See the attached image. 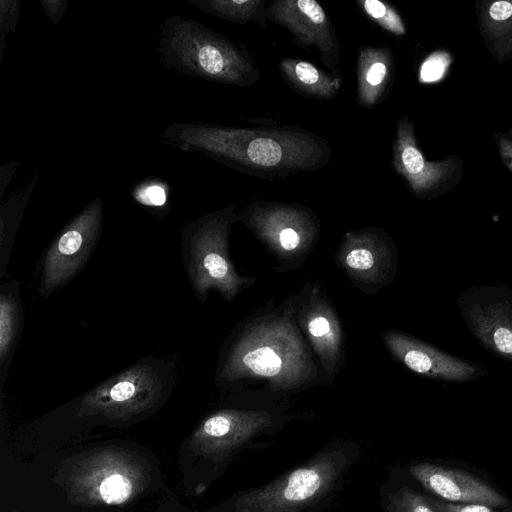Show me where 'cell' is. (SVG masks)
I'll return each mask as SVG.
<instances>
[{
    "mask_svg": "<svg viewBox=\"0 0 512 512\" xmlns=\"http://www.w3.org/2000/svg\"><path fill=\"white\" fill-rule=\"evenodd\" d=\"M214 382L254 402L332 384L298 327L295 294L270 299L235 325L219 350Z\"/></svg>",
    "mask_w": 512,
    "mask_h": 512,
    "instance_id": "6da1fadb",
    "label": "cell"
},
{
    "mask_svg": "<svg viewBox=\"0 0 512 512\" xmlns=\"http://www.w3.org/2000/svg\"><path fill=\"white\" fill-rule=\"evenodd\" d=\"M162 140L263 179L319 170L332 156L323 136L295 125L261 128L174 123L165 128Z\"/></svg>",
    "mask_w": 512,
    "mask_h": 512,
    "instance_id": "7a4b0ae2",
    "label": "cell"
},
{
    "mask_svg": "<svg viewBox=\"0 0 512 512\" xmlns=\"http://www.w3.org/2000/svg\"><path fill=\"white\" fill-rule=\"evenodd\" d=\"M157 50L163 66L185 75L242 88L254 86L261 78L247 49L185 16L164 19Z\"/></svg>",
    "mask_w": 512,
    "mask_h": 512,
    "instance_id": "3957f363",
    "label": "cell"
},
{
    "mask_svg": "<svg viewBox=\"0 0 512 512\" xmlns=\"http://www.w3.org/2000/svg\"><path fill=\"white\" fill-rule=\"evenodd\" d=\"M331 442L309 460L271 482L237 493L231 512H305L331 496L354 460L355 448Z\"/></svg>",
    "mask_w": 512,
    "mask_h": 512,
    "instance_id": "277c9868",
    "label": "cell"
},
{
    "mask_svg": "<svg viewBox=\"0 0 512 512\" xmlns=\"http://www.w3.org/2000/svg\"><path fill=\"white\" fill-rule=\"evenodd\" d=\"M57 483L73 505H123L148 487L151 467L141 454L122 447L92 449L62 464Z\"/></svg>",
    "mask_w": 512,
    "mask_h": 512,
    "instance_id": "5b68a950",
    "label": "cell"
},
{
    "mask_svg": "<svg viewBox=\"0 0 512 512\" xmlns=\"http://www.w3.org/2000/svg\"><path fill=\"white\" fill-rule=\"evenodd\" d=\"M238 221L237 206L232 203L200 216L182 229L184 268L201 304L211 289L231 303L257 281L255 276L239 274L230 258L229 238Z\"/></svg>",
    "mask_w": 512,
    "mask_h": 512,
    "instance_id": "8992f818",
    "label": "cell"
},
{
    "mask_svg": "<svg viewBox=\"0 0 512 512\" xmlns=\"http://www.w3.org/2000/svg\"><path fill=\"white\" fill-rule=\"evenodd\" d=\"M238 219L276 259L277 272L301 268L320 238L317 214L299 203L255 200L238 212Z\"/></svg>",
    "mask_w": 512,
    "mask_h": 512,
    "instance_id": "52a82bcc",
    "label": "cell"
},
{
    "mask_svg": "<svg viewBox=\"0 0 512 512\" xmlns=\"http://www.w3.org/2000/svg\"><path fill=\"white\" fill-rule=\"evenodd\" d=\"M167 365L148 357L99 383L82 395L79 416L127 421L159 405L168 392Z\"/></svg>",
    "mask_w": 512,
    "mask_h": 512,
    "instance_id": "ba28073f",
    "label": "cell"
},
{
    "mask_svg": "<svg viewBox=\"0 0 512 512\" xmlns=\"http://www.w3.org/2000/svg\"><path fill=\"white\" fill-rule=\"evenodd\" d=\"M286 415L276 404L248 401L209 414L194 430L188 447L196 456L221 461L255 438L283 427Z\"/></svg>",
    "mask_w": 512,
    "mask_h": 512,
    "instance_id": "9c48e42d",
    "label": "cell"
},
{
    "mask_svg": "<svg viewBox=\"0 0 512 512\" xmlns=\"http://www.w3.org/2000/svg\"><path fill=\"white\" fill-rule=\"evenodd\" d=\"M334 260L355 288L374 295L395 280L399 251L383 228L367 226L344 233Z\"/></svg>",
    "mask_w": 512,
    "mask_h": 512,
    "instance_id": "30bf717a",
    "label": "cell"
},
{
    "mask_svg": "<svg viewBox=\"0 0 512 512\" xmlns=\"http://www.w3.org/2000/svg\"><path fill=\"white\" fill-rule=\"evenodd\" d=\"M464 165L463 159L453 153L429 161L419 146L413 121L408 115L397 121L392 167L415 198L429 201L449 193L462 180Z\"/></svg>",
    "mask_w": 512,
    "mask_h": 512,
    "instance_id": "8fae6325",
    "label": "cell"
},
{
    "mask_svg": "<svg viewBox=\"0 0 512 512\" xmlns=\"http://www.w3.org/2000/svg\"><path fill=\"white\" fill-rule=\"evenodd\" d=\"M103 219V201L95 198L60 231L43 258L38 289L42 297L66 285L84 267L97 245Z\"/></svg>",
    "mask_w": 512,
    "mask_h": 512,
    "instance_id": "7c38bea8",
    "label": "cell"
},
{
    "mask_svg": "<svg viewBox=\"0 0 512 512\" xmlns=\"http://www.w3.org/2000/svg\"><path fill=\"white\" fill-rule=\"evenodd\" d=\"M295 317L319 364L333 384L345 361L341 318L320 280L307 281L295 294Z\"/></svg>",
    "mask_w": 512,
    "mask_h": 512,
    "instance_id": "4fadbf2b",
    "label": "cell"
},
{
    "mask_svg": "<svg viewBox=\"0 0 512 512\" xmlns=\"http://www.w3.org/2000/svg\"><path fill=\"white\" fill-rule=\"evenodd\" d=\"M457 306L478 342L512 362V288L501 283L473 285L461 292Z\"/></svg>",
    "mask_w": 512,
    "mask_h": 512,
    "instance_id": "5bb4252c",
    "label": "cell"
},
{
    "mask_svg": "<svg viewBox=\"0 0 512 512\" xmlns=\"http://www.w3.org/2000/svg\"><path fill=\"white\" fill-rule=\"evenodd\" d=\"M267 8L268 21L286 29L299 47L317 49L321 62L338 74L341 62L339 40L320 3L315 0H274Z\"/></svg>",
    "mask_w": 512,
    "mask_h": 512,
    "instance_id": "9a60e30c",
    "label": "cell"
},
{
    "mask_svg": "<svg viewBox=\"0 0 512 512\" xmlns=\"http://www.w3.org/2000/svg\"><path fill=\"white\" fill-rule=\"evenodd\" d=\"M387 351L410 371L431 379L463 383L485 374L476 363L448 354L403 331L388 329L381 333Z\"/></svg>",
    "mask_w": 512,
    "mask_h": 512,
    "instance_id": "2e32d148",
    "label": "cell"
},
{
    "mask_svg": "<svg viewBox=\"0 0 512 512\" xmlns=\"http://www.w3.org/2000/svg\"><path fill=\"white\" fill-rule=\"evenodd\" d=\"M409 473L425 489L448 501L490 507L508 505L503 495L465 471L422 462L411 465Z\"/></svg>",
    "mask_w": 512,
    "mask_h": 512,
    "instance_id": "e0dca14e",
    "label": "cell"
},
{
    "mask_svg": "<svg viewBox=\"0 0 512 512\" xmlns=\"http://www.w3.org/2000/svg\"><path fill=\"white\" fill-rule=\"evenodd\" d=\"M396 62L389 47L362 45L356 62V101L373 109L389 94L394 83Z\"/></svg>",
    "mask_w": 512,
    "mask_h": 512,
    "instance_id": "ac0fdd59",
    "label": "cell"
},
{
    "mask_svg": "<svg viewBox=\"0 0 512 512\" xmlns=\"http://www.w3.org/2000/svg\"><path fill=\"white\" fill-rule=\"evenodd\" d=\"M475 12L488 52L503 65L512 59V0H478Z\"/></svg>",
    "mask_w": 512,
    "mask_h": 512,
    "instance_id": "d6986e66",
    "label": "cell"
},
{
    "mask_svg": "<svg viewBox=\"0 0 512 512\" xmlns=\"http://www.w3.org/2000/svg\"><path fill=\"white\" fill-rule=\"evenodd\" d=\"M279 70L286 85L303 97L332 100L342 88L343 80L339 74L326 72L303 59L283 57Z\"/></svg>",
    "mask_w": 512,
    "mask_h": 512,
    "instance_id": "ffe728a7",
    "label": "cell"
},
{
    "mask_svg": "<svg viewBox=\"0 0 512 512\" xmlns=\"http://www.w3.org/2000/svg\"><path fill=\"white\" fill-rule=\"evenodd\" d=\"M24 326L20 285L10 280L0 285V388L8 377L11 361Z\"/></svg>",
    "mask_w": 512,
    "mask_h": 512,
    "instance_id": "44dd1931",
    "label": "cell"
},
{
    "mask_svg": "<svg viewBox=\"0 0 512 512\" xmlns=\"http://www.w3.org/2000/svg\"><path fill=\"white\" fill-rule=\"evenodd\" d=\"M186 3L211 16L236 23L250 22L266 28V0H186Z\"/></svg>",
    "mask_w": 512,
    "mask_h": 512,
    "instance_id": "7402d4cb",
    "label": "cell"
},
{
    "mask_svg": "<svg viewBox=\"0 0 512 512\" xmlns=\"http://www.w3.org/2000/svg\"><path fill=\"white\" fill-rule=\"evenodd\" d=\"M35 176L21 191L14 193L1 205L0 220V277L7 271L17 230L24 214L28 199L33 191Z\"/></svg>",
    "mask_w": 512,
    "mask_h": 512,
    "instance_id": "603a6c76",
    "label": "cell"
},
{
    "mask_svg": "<svg viewBox=\"0 0 512 512\" xmlns=\"http://www.w3.org/2000/svg\"><path fill=\"white\" fill-rule=\"evenodd\" d=\"M356 4L368 19L395 36L406 34V25L399 12L380 0H357Z\"/></svg>",
    "mask_w": 512,
    "mask_h": 512,
    "instance_id": "cb8c5ba5",
    "label": "cell"
},
{
    "mask_svg": "<svg viewBox=\"0 0 512 512\" xmlns=\"http://www.w3.org/2000/svg\"><path fill=\"white\" fill-rule=\"evenodd\" d=\"M387 512H435L426 497L408 487H401L387 496Z\"/></svg>",
    "mask_w": 512,
    "mask_h": 512,
    "instance_id": "d4e9b609",
    "label": "cell"
},
{
    "mask_svg": "<svg viewBox=\"0 0 512 512\" xmlns=\"http://www.w3.org/2000/svg\"><path fill=\"white\" fill-rule=\"evenodd\" d=\"M452 57L445 50H438L430 54L422 63L419 71V81L433 83L440 81L451 65Z\"/></svg>",
    "mask_w": 512,
    "mask_h": 512,
    "instance_id": "484cf974",
    "label": "cell"
},
{
    "mask_svg": "<svg viewBox=\"0 0 512 512\" xmlns=\"http://www.w3.org/2000/svg\"><path fill=\"white\" fill-rule=\"evenodd\" d=\"M135 200L145 206L159 208L168 199L167 186L160 182H147L139 185L133 192Z\"/></svg>",
    "mask_w": 512,
    "mask_h": 512,
    "instance_id": "4316f807",
    "label": "cell"
},
{
    "mask_svg": "<svg viewBox=\"0 0 512 512\" xmlns=\"http://www.w3.org/2000/svg\"><path fill=\"white\" fill-rule=\"evenodd\" d=\"M20 2L16 0L0 1V34H1V53L5 49L6 37L16 30L19 21Z\"/></svg>",
    "mask_w": 512,
    "mask_h": 512,
    "instance_id": "83f0119b",
    "label": "cell"
},
{
    "mask_svg": "<svg viewBox=\"0 0 512 512\" xmlns=\"http://www.w3.org/2000/svg\"><path fill=\"white\" fill-rule=\"evenodd\" d=\"M435 512H497L484 504H454L427 498Z\"/></svg>",
    "mask_w": 512,
    "mask_h": 512,
    "instance_id": "f1b7e54d",
    "label": "cell"
},
{
    "mask_svg": "<svg viewBox=\"0 0 512 512\" xmlns=\"http://www.w3.org/2000/svg\"><path fill=\"white\" fill-rule=\"evenodd\" d=\"M494 140L501 162L512 173V127L496 132Z\"/></svg>",
    "mask_w": 512,
    "mask_h": 512,
    "instance_id": "f546056e",
    "label": "cell"
},
{
    "mask_svg": "<svg viewBox=\"0 0 512 512\" xmlns=\"http://www.w3.org/2000/svg\"><path fill=\"white\" fill-rule=\"evenodd\" d=\"M40 4L46 17L55 25L65 15L67 8L66 0H40Z\"/></svg>",
    "mask_w": 512,
    "mask_h": 512,
    "instance_id": "4dcf8cb0",
    "label": "cell"
},
{
    "mask_svg": "<svg viewBox=\"0 0 512 512\" xmlns=\"http://www.w3.org/2000/svg\"><path fill=\"white\" fill-rule=\"evenodd\" d=\"M7 165H8V172L5 174L4 172L1 171V181H0L1 197L4 194L5 186L10 182V180L15 172V171H13L12 173H10V171L17 168L18 163L17 162H9V163H7Z\"/></svg>",
    "mask_w": 512,
    "mask_h": 512,
    "instance_id": "1f68e13d",
    "label": "cell"
},
{
    "mask_svg": "<svg viewBox=\"0 0 512 512\" xmlns=\"http://www.w3.org/2000/svg\"><path fill=\"white\" fill-rule=\"evenodd\" d=\"M13 512H20V511H19V510H17V509H14V510H13Z\"/></svg>",
    "mask_w": 512,
    "mask_h": 512,
    "instance_id": "d6a6232c",
    "label": "cell"
}]
</instances>
